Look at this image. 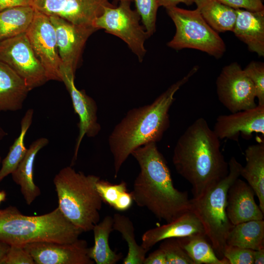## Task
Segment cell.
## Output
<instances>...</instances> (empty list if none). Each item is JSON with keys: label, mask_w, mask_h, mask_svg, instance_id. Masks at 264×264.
I'll use <instances>...</instances> for the list:
<instances>
[{"label": "cell", "mask_w": 264, "mask_h": 264, "mask_svg": "<svg viewBox=\"0 0 264 264\" xmlns=\"http://www.w3.org/2000/svg\"><path fill=\"white\" fill-rule=\"evenodd\" d=\"M220 139L206 120L200 117L178 139L172 161L177 173L189 182L193 198L202 195L228 174Z\"/></svg>", "instance_id": "1"}, {"label": "cell", "mask_w": 264, "mask_h": 264, "mask_svg": "<svg viewBox=\"0 0 264 264\" xmlns=\"http://www.w3.org/2000/svg\"><path fill=\"white\" fill-rule=\"evenodd\" d=\"M198 69L195 66L152 103L130 110L115 125L108 138L113 158L115 178L134 150L161 140L170 126L169 111L175 100L176 93Z\"/></svg>", "instance_id": "2"}, {"label": "cell", "mask_w": 264, "mask_h": 264, "mask_svg": "<svg viewBox=\"0 0 264 264\" xmlns=\"http://www.w3.org/2000/svg\"><path fill=\"white\" fill-rule=\"evenodd\" d=\"M131 155L140 168L131 192L133 201L138 206L147 209L167 223L190 210L188 194L174 186L169 168L156 143L141 146Z\"/></svg>", "instance_id": "3"}, {"label": "cell", "mask_w": 264, "mask_h": 264, "mask_svg": "<svg viewBox=\"0 0 264 264\" xmlns=\"http://www.w3.org/2000/svg\"><path fill=\"white\" fill-rule=\"evenodd\" d=\"M83 232L58 207L39 216L23 215L12 206L0 210V241L10 245L39 242L71 243Z\"/></svg>", "instance_id": "4"}, {"label": "cell", "mask_w": 264, "mask_h": 264, "mask_svg": "<svg viewBox=\"0 0 264 264\" xmlns=\"http://www.w3.org/2000/svg\"><path fill=\"white\" fill-rule=\"evenodd\" d=\"M100 179L95 175L76 172L71 166L62 168L53 179L58 207L83 232L92 231L100 221L103 202L96 187Z\"/></svg>", "instance_id": "5"}, {"label": "cell", "mask_w": 264, "mask_h": 264, "mask_svg": "<svg viewBox=\"0 0 264 264\" xmlns=\"http://www.w3.org/2000/svg\"><path fill=\"white\" fill-rule=\"evenodd\" d=\"M228 166L229 172L224 178L199 197L190 199V210L201 221L206 238L220 259L224 258L226 238L234 226L226 213L227 193L232 184L240 176L242 166L232 156Z\"/></svg>", "instance_id": "6"}, {"label": "cell", "mask_w": 264, "mask_h": 264, "mask_svg": "<svg viewBox=\"0 0 264 264\" xmlns=\"http://www.w3.org/2000/svg\"><path fill=\"white\" fill-rule=\"evenodd\" d=\"M175 23L176 31L167 45L180 50L192 48L216 58L222 56L225 44L218 32L204 20L198 10H186L176 6L166 8Z\"/></svg>", "instance_id": "7"}, {"label": "cell", "mask_w": 264, "mask_h": 264, "mask_svg": "<svg viewBox=\"0 0 264 264\" xmlns=\"http://www.w3.org/2000/svg\"><path fill=\"white\" fill-rule=\"evenodd\" d=\"M117 6L106 7L103 13L94 21L97 30L103 29L124 41L141 62L146 52L144 46L149 37L140 25V17L136 10L131 8V1L122 0Z\"/></svg>", "instance_id": "8"}, {"label": "cell", "mask_w": 264, "mask_h": 264, "mask_svg": "<svg viewBox=\"0 0 264 264\" xmlns=\"http://www.w3.org/2000/svg\"><path fill=\"white\" fill-rule=\"evenodd\" d=\"M0 62L17 73L30 91L48 81L25 33L0 42Z\"/></svg>", "instance_id": "9"}, {"label": "cell", "mask_w": 264, "mask_h": 264, "mask_svg": "<svg viewBox=\"0 0 264 264\" xmlns=\"http://www.w3.org/2000/svg\"><path fill=\"white\" fill-rule=\"evenodd\" d=\"M48 81H61L62 63L59 54L54 27L49 16L34 10L33 19L25 32Z\"/></svg>", "instance_id": "10"}, {"label": "cell", "mask_w": 264, "mask_h": 264, "mask_svg": "<svg viewBox=\"0 0 264 264\" xmlns=\"http://www.w3.org/2000/svg\"><path fill=\"white\" fill-rule=\"evenodd\" d=\"M220 102L231 113L251 109L257 105L254 85L237 63L225 66L216 81Z\"/></svg>", "instance_id": "11"}, {"label": "cell", "mask_w": 264, "mask_h": 264, "mask_svg": "<svg viewBox=\"0 0 264 264\" xmlns=\"http://www.w3.org/2000/svg\"><path fill=\"white\" fill-rule=\"evenodd\" d=\"M62 82H64L71 99L74 112L78 115L79 134L76 139L72 164L76 160L79 147L83 138L94 137L101 131L98 122V107L96 102L87 94L84 90H79L74 83L75 73L71 69L62 66Z\"/></svg>", "instance_id": "12"}, {"label": "cell", "mask_w": 264, "mask_h": 264, "mask_svg": "<svg viewBox=\"0 0 264 264\" xmlns=\"http://www.w3.org/2000/svg\"><path fill=\"white\" fill-rule=\"evenodd\" d=\"M49 17L55 28L62 65L75 73L86 43L97 29L75 24L58 16Z\"/></svg>", "instance_id": "13"}, {"label": "cell", "mask_w": 264, "mask_h": 264, "mask_svg": "<svg viewBox=\"0 0 264 264\" xmlns=\"http://www.w3.org/2000/svg\"><path fill=\"white\" fill-rule=\"evenodd\" d=\"M35 264H93L87 242L79 239L67 243L39 242L22 245Z\"/></svg>", "instance_id": "14"}, {"label": "cell", "mask_w": 264, "mask_h": 264, "mask_svg": "<svg viewBox=\"0 0 264 264\" xmlns=\"http://www.w3.org/2000/svg\"><path fill=\"white\" fill-rule=\"evenodd\" d=\"M213 131L220 139L237 140L240 133L251 136L253 133L264 135V105L218 116Z\"/></svg>", "instance_id": "15"}, {"label": "cell", "mask_w": 264, "mask_h": 264, "mask_svg": "<svg viewBox=\"0 0 264 264\" xmlns=\"http://www.w3.org/2000/svg\"><path fill=\"white\" fill-rule=\"evenodd\" d=\"M255 195L249 185L239 178L230 186L227 193L226 213L233 225L264 220V213L255 202Z\"/></svg>", "instance_id": "16"}, {"label": "cell", "mask_w": 264, "mask_h": 264, "mask_svg": "<svg viewBox=\"0 0 264 264\" xmlns=\"http://www.w3.org/2000/svg\"><path fill=\"white\" fill-rule=\"evenodd\" d=\"M194 235L206 236L201 221L189 210L171 222L146 231L142 236L141 245L149 250L163 240Z\"/></svg>", "instance_id": "17"}, {"label": "cell", "mask_w": 264, "mask_h": 264, "mask_svg": "<svg viewBox=\"0 0 264 264\" xmlns=\"http://www.w3.org/2000/svg\"><path fill=\"white\" fill-rule=\"evenodd\" d=\"M237 17L233 32L249 49L264 56V10L236 9Z\"/></svg>", "instance_id": "18"}, {"label": "cell", "mask_w": 264, "mask_h": 264, "mask_svg": "<svg viewBox=\"0 0 264 264\" xmlns=\"http://www.w3.org/2000/svg\"><path fill=\"white\" fill-rule=\"evenodd\" d=\"M49 140L41 137L33 141L16 169L11 174L13 180L20 186L26 203L30 205L41 195V190L34 181V165L39 152L46 146Z\"/></svg>", "instance_id": "19"}, {"label": "cell", "mask_w": 264, "mask_h": 264, "mask_svg": "<svg viewBox=\"0 0 264 264\" xmlns=\"http://www.w3.org/2000/svg\"><path fill=\"white\" fill-rule=\"evenodd\" d=\"M30 90L11 68L0 62V111L22 109Z\"/></svg>", "instance_id": "20"}, {"label": "cell", "mask_w": 264, "mask_h": 264, "mask_svg": "<svg viewBox=\"0 0 264 264\" xmlns=\"http://www.w3.org/2000/svg\"><path fill=\"white\" fill-rule=\"evenodd\" d=\"M245 165L240 176L253 189L259 199V206L264 213V143L249 146L245 151Z\"/></svg>", "instance_id": "21"}, {"label": "cell", "mask_w": 264, "mask_h": 264, "mask_svg": "<svg viewBox=\"0 0 264 264\" xmlns=\"http://www.w3.org/2000/svg\"><path fill=\"white\" fill-rule=\"evenodd\" d=\"M113 224V217L108 215L93 228L94 244L88 248V255L97 264H115L123 258L121 253L113 251L109 245V237L114 230Z\"/></svg>", "instance_id": "22"}, {"label": "cell", "mask_w": 264, "mask_h": 264, "mask_svg": "<svg viewBox=\"0 0 264 264\" xmlns=\"http://www.w3.org/2000/svg\"><path fill=\"white\" fill-rule=\"evenodd\" d=\"M197 8L207 23L216 31H233L236 20V9L218 0H194Z\"/></svg>", "instance_id": "23"}, {"label": "cell", "mask_w": 264, "mask_h": 264, "mask_svg": "<svg viewBox=\"0 0 264 264\" xmlns=\"http://www.w3.org/2000/svg\"><path fill=\"white\" fill-rule=\"evenodd\" d=\"M226 245L253 250L264 248V220H251L234 225L226 240Z\"/></svg>", "instance_id": "24"}, {"label": "cell", "mask_w": 264, "mask_h": 264, "mask_svg": "<svg viewBox=\"0 0 264 264\" xmlns=\"http://www.w3.org/2000/svg\"><path fill=\"white\" fill-rule=\"evenodd\" d=\"M31 6L18 7L0 11V42L26 32L34 16Z\"/></svg>", "instance_id": "25"}, {"label": "cell", "mask_w": 264, "mask_h": 264, "mask_svg": "<svg viewBox=\"0 0 264 264\" xmlns=\"http://www.w3.org/2000/svg\"><path fill=\"white\" fill-rule=\"evenodd\" d=\"M176 239L194 264H229L225 258L218 257L206 236L194 235Z\"/></svg>", "instance_id": "26"}, {"label": "cell", "mask_w": 264, "mask_h": 264, "mask_svg": "<svg viewBox=\"0 0 264 264\" xmlns=\"http://www.w3.org/2000/svg\"><path fill=\"white\" fill-rule=\"evenodd\" d=\"M33 114V109H29L21 120L20 133L10 147L6 156L1 161L0 182L14 171L27 152V149L24 145V138L32 124Z\"/></svg>", "instance_id": "27"}, {"label": "cell", "mask_w": 264, "mask_h": 264, "mask_svg": "<svg viewBox=\"0 0 264 264\" xmlns=\"http://www.w3.org/2000/svg\"><path fill=\"white\" fill-rule=\"evenodd\" d=\"M112 217L113 230L121 234L128 245V253L122 264H143L149 250L137 243L132 222L127 216L119 213L114 214Z\"/></svg>", "instance_id": "28"}, {"label": "cell", "mask_w": 264, "mask_h": 264, "mask_svg": "<svg viewBox=\"0 0 264 264\" xmlns=\"http://www.w3.org/2000/svg\"><path fill=\"white\" fill-rule=\"evenodd\" d=\"M96 187L103 202L117 211H126L133 203L132 193L127 191V184L124 181L118 184H112L100 179Z\"/></svg>", "instance_id": "29"}, {"label": "cell", "mask_w": 264, "mask_h": 264, "mask_svg": "<svg viewBox=\"0 0 264 264\" xmlns=\"http://www.w3.org/2000/svg\"><path fill=\"white\" fill-rule=\"evenodd\" d=\"M144 28L149 37L155 31L156 14L158 6L156 0H134Z\"/></svg>", "instance_id": "30"}, {"label": "cell", "mask_w": 264, "mask_h": 264, "mask_svg": "<svg viewBox=\"0 0 264 264\" xmlns=\"http://www.w3.org/2000/svg\"><path fill=\"white\" fill-rule=\"evenodd\" d=\"M160 242L159 248L165 255L167 264H194L176 238H168Z\"/></svg>", "instance_id": "31"}, {"label": "cell", "mask_w": 264, "mask_h": 264, "mask_svg": "<svg viewBox=\"0 0 264 264\" xmlns=\"http://www.w3.org/2000/svg\"><path fill=\"white\" fill-rule=\"evenodd\" d=\"M252 81L259 105H264V65L252 61L243 69Z\"/></svg>", "instance_id": "32"}, {"label": "cell", "mask_w": 264, "mask_h": 264, "mask_svg": "<svg viewBox=\"0 0 264 264\" xmlns=\"http://www.w3.org/2000/svg\"><path fill=\"white\" fill-rule=\"evenodd\" d=\"M254 250L226 245L223 255L229 264H253Z\"/></svg>", "instance_id": "33"}, {"label": "cell", "mask_w": 264, "mask_h": 264, "mask_svg": "<svg viewBox=\"0 0 264 264\" xmlns=\"http://www.w3.org/2000/svg\"><path fill=\"white\" fill-rule=\"evenodd\" d=\"M1 264H35L30 254L22 245H11Z\"/></svg>", "instance_id": "34"}, {"label": "cell", "mask_w": 264, "mask_h": 264, "mask_svg": "<svg viewBox=\"0 0 264 264\" xmlns=\"http://www.w3.org/2000/svg\"><path fill=\"white\" fill-rule=\"evenodd\" d=\"M63 0H31V6L48 16H57Z\"/></svg>", "instance_id": "35"}, {"label": "cell", "mask_w": 264, "mask_h": 264, "mask_svg": "<svg viewBox=\"0 0 264 264\" xmlns=\"http://www.w3.org/2000/svg\"><path fill=\"white\" fill-rule=\"evenodd\" d=\"M221 3L234 9L243 8L256 12L264 10L263 0H218Z\"/></svg>", "instance_id": "36"}, {"label": "cell", "mask_w": 264, "mask_h": 264, "mask_svg": "<svg viewBox=\"0 0 264 264\" xmlns=\"http://www.w3.org/2000/svg\"><path fill=\"white\" fill-rule=\"evenodd\" d=\"M143 264H167L163 251L158 248L145 258Z\"/></svg>", "instance_id": "37"}, {"label": "cell", "mask_w": 264, "mask_h": 264, "mask_svg": "<svg viewBox=\"0 0 264 264\" xmlns=\"http://www.w3.org/2000/svg\"><path fill=\"white\" fill-rule=\"evenodd\" d=\"M31 0H0V11L14 7L31 6Z\"/></svg>", "instance_id": "38"}, {"label": "cell", "mask_w": 264, "mask_h": 264, "mask_svg": "<svg viewBox=\"0 0 264 264\" xmlns=\"http://www.w3.org/2000/svg\"><path fill=\"white\" fill-rule=\"evenodd\" d=\"M158 7L163 6L166 9L175 7L179 3H183L189 6L193 4L194 0H156Z\"/></svg>", "instance_id": "39"}, {"label": "cell", "mask_w": 264, "mask_h": 264, "mask_svg": "<svg viewBox=\"0 0 264 264\" xmlns=\"http://www.w3.org/2000/svg\"><path fill=\"white\" fill-rule=\"evenodd\" d=\"M264 264V248L254 250L253 264Z\"/></svg>", "instance_id": "40"}, {"label": "cell", "mask_w": 264, "mask_h": 264, "mask_svg": "<svg viewBox=\"0 0 264 264\" xmlns=\"http://www.w3.org/2000/svg\"><path fill=\"white\" fill-rule=\"evenodd\" d=\"M10 245L2 242L0 241V264H1L2 261L5 256Z\"/></svg>", "instance_id": "41"}, {"label": "cell", "mask_w": 264, "mask_h": 264, "mask_svg": "<svg viewBox=\"0 0 264 264\" xmlns=\"http://www.w3.org/2000/svg\"><path fill=\"white\" fill-rule=\"evenodd\" d=\"M7 135V132L0 126V141L2 140Z\"/></svg>", "instance_id": "42"}, {"label": "cell", "mask_w": 264, "mask_h": 264, "mask_svg": "<svg viewBox=\"0 0 264 264\" xmlns=\"http://www.w3.org/2000/svg\"><path fill=\"white\" fill-rule=\"evenodd\" d=\"M6 193L4 191H0V204L6 199Z\"/></svg>", "instance_id": "43"}, {"label": "cell", "mask_w": 264, "mask_h": 264, "mask_svg": "<svg viewBox=\"0 0 264 264\" xmlns=\"http://www.w3.org/2000/svg\"><path fill=\"white\" fill-rule=\"evenodd\" d=\"M115 0V1H116V2H118V1H120L122 0ZM129 0V1H132V0Z\"/></svg>", "instance_id": "44"}, {"label": "cell", "mask_w": 264, "mask_h": 264, "mask_svg": "<svg viewBox=\"0 0 264 264\" xmlns=\"http://www.w3.org/2000/svg\"><path fill=\"white\" fill-rule=\"evenodd\" d=\"M1 161H2L1 157V156L0 155V165L1 164Z\"/></svg>", "instance_id": "45"}]
</instances>
